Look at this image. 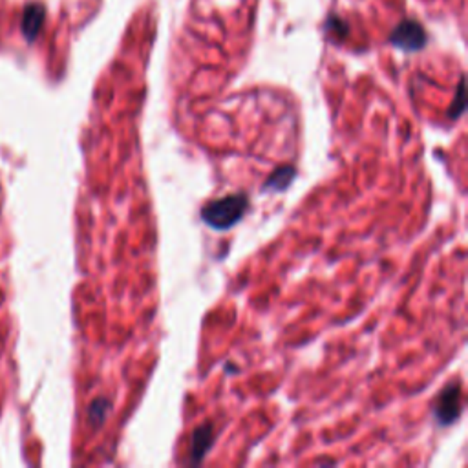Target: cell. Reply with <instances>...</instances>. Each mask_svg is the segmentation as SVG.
<instances>
[{
	"label": "cell",
	"mask_w": 468,
	"mask_h": 468,
	"mask_svg": "<svg viewBox=\"0 0 468 468\" xmlns=\"http://www.w3.org/2000/svg\"><path fill=\"white\" fill-rule=\"evenodd\" d=\"M247 207L249 202L245 194H231L205 205L202 209V220L211 229L227 231L244 218Z\"/></svg>",
	"instance_id": "obj_1"
},
{
	"label": "cell",
	"mask_w": 468,
	"mask_h": 468,
	"mask_svg": "<svg viewBox=\"0 0 468 468\" xmlns=\"http://www.w3.org/2000/svg\"><path fill=\"white\" fill-rule=\"evenodd\" d=\"M434 414H436L437 423H441L443 426L452 425L454 421L459 419V415H461V384L459 382L448 384L439 393L436 406H434Z\"/></svg>",
	"instance_id": "obj_2"
},
{
	"label": "cell",
	"mask_w": 468,
	"mask_h": 468,
	"mask_svg": "<svg viewBox=\"0 0 468 468\" xmlns=\"http://www.w3.org/2000/svg\"><path fill=\"white\" fill-rule=\"evenodd\" d=\"M390 40L404 51H417L426 44V33L419 22L404 21L393 30Z\"/></svg>",
	"instance_id": "obj_3"
},
{
	"label": "cell",
	"mask_w": 468,
	"mask_h": 468,
	"mask_svg": "<svg viewBox=\"0 0 468 468\" xmlns=\"http://www.w3.org/2000/svg\"><path fill=\"white\" fill-rule=\"evenodd\" d=\"M214 441V434H213V426L211 425H203L200 428L194 430L192 434V447H191V456L194 463H200L203 459V456L207 454V450L213 447Z\"/></svg>",
	"instance_id": "obj_4"
},
{
	"label": "cell",
	"mask_w": 468,
	"mask_h": 468,
	"mask_svg": "<svg viewBox=\"0 0 468 468\" xmlns=\"http://www.w3.org/2000/svg\"><path fill=\"white\" fill-rule=\"evenodd\" d=\"M293 178L294 169L291 165H285V167H280V169H277L271 176H269V180L266 181L264 189H266V191H269V189H271V191H285L289 187V183L293 181Z\"/></svg>",
	"instance_id": "obj_5"
},
{
	"label": "cell",
	"mask_w": 468,
	"mask_h": 468,
	"mask_svg": "<svg viewBox=\"0 0 468 468\" xmlns=\"http://www.w3.org/2000/svg\"><path fill=\"white\" fill-rule=\"evenodd\" d=\"M110 410H112V403H110L108 399H95L90 404V408H88V421H90V425L93 428L103 425L106 417H108Z\"/></svg>",
	"instance_id": "obj_6"
},
{
	"label": "cell",
	"mask_w": 468,
	"mask_h": 468,
	"mask_svg": "<svg viewBox=\"0 0 468 468\" xmlns=\"http://www.w3.org/2000/svg\"><path fill=\"white\" fill-rule=\"evenodd\" d=\"M463 101H465V86H463V81H461L458 86V99H456V106H458V108H454L452 115H450L452 119H458V115L465 110Z\"/></svg>",
	"instance_id": "obj_7"
}]
</instances>
